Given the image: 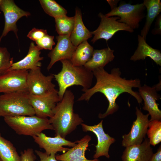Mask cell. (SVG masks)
Here are the masks:
<instances>
[{
    "mask_svg": "<svg viewBox=\"0 0 161 161\" xmlns=\"http://www.w3.org/2000/svg\"><path fill=\"white\" fill-rule=\"evenodd\" d=\"M96 79L95 84L92 87L82 90L84 93L77 101H88L95 93L100 92L104 95L109 102V106L106 112L99 114L100 119L105 118L117 112L119 106L116 103L119 96L123 93H127L137 100L139 104L143 100L138 92L133 90V88H139L141 86L140 80L138 78L127 80L121 77V72L118 68L112 69L110 73L104 67H100L92 71Z\"/></svg>",
    "mask_w": 161,
    "mask_h": 161,
    "instance_id": "1",
    "label": "cell"
},
{
    "mask_svg": "<svg viewBox=\"0 0 161 161\" xmlns=\"http://www.w3.org/2000/svg\"><path fill=\"white\" fill-rule=\"evenodd\" d=\"M74 99L73 93L67 90L61 100L53 110V115L49 120L53 128L55 135L65 138L83 122L78 114L74 112Z\"/></svg>",
    "mask_w": 161,
    "mask_h": 161,
    "instance_id": "2",
    "label": "cell"
},
{
    "mask_svg": "<svg viewBox=\"0 0 161 161\" xmlns=\"http://www.w3.org/2000/svg\"><path fill=\"white\" fill-rule=\"evenodd\" d=\"M62 64L61 71L53 74L59 86L58 94L61 100L67 89L74 85L82 87V90L89 89L92 85L93 74L83 66L72 65L70 60L61 61Z\"/></svg>",
    "mask_w": 161,
    "mask_h": 161,
    "instance_id": "3",
    "label": "cell"
},
{
    "mask_svg": "<svg viewBox=\"0 0 161 161\" xmlns=\"http://www.w3.org/2000/svg\"><path fill=\"white\" fill-rule=\"evenodd\" d=\"M29 95L27 91H18L0 95V117L35 115Z\"/></svg>",
    "mask_w": 161,
    "mask_h": 161,
    "instance_id": "4",
    "label": "cell"
},
{
    "mask_svg": "<svg viewBox=\"0 0 161 161\" xmlns=\"http://www.w3.org/2000/svg\"><path fill=\"white\" fill-rule=\"evenodd\" d=\"M6 123L19 135L37 136L45 130H54L47 118H42L35 115L6 116L4 117Z\"/></svg>",
    "mask_w": 161,
    "mask_h": 161,
    "instance_id": "5",
    "label": "cell"
},
{
    "mask_svg": "<svg viewBox=\"0 0 161 161\" xmlns=\"http://www.w3.org/2000/svg\"><path fill=\"white\" fill-rule=\"evenodd\" d=\"M145 9L143 3L132 5L121 3L119 6L105 15L107 17H119L118 22L125 24L134 30L139 28L140 22L145 17Z\"/></svg>",
    "mask_w": 161,
    "mask_h": 161,
    "instance_id": "6",
    "label": "cell"
},
{
    "mask_svg": "<svg viewBox=\"0 0 161 161\" xmlns=\"http://www.w3.org/2000/svg\"><path fill=\"white\" fill-rule=\"evenodd\" d=\"M98 16L100 18V22L98 28L92 32L94 37L91 42L94 43L100 39H104L107 42L116 33L119 31H125L130 32L134 31L125 24L119 22L118 16L107 17L102 13H99Z\"/></svg>",
    "mask_w": 161,
    "mask_h": 161,
    "instance_id": "7",
    "label": "cell"
},
{
    "mask_svg": "<svg viewBox=\"0 0 161 161\" xmlns=\"http://www.w3.org/2000/svg\"><path fill=\"white\" fill-rule=\"evenodd\" d=\"M53 74L45 76L41 72L40 67L30 70L27 80L28 91L30 95L42 96L53 91L55 85L52 81Z\"/></svg>",
    "mask_w": 161,
    "mask_h": 161,
    "instance_id": "8",
    "label": "cell"
},
{
    "mask_svg": "<svg viewBox=\"0 0 161 161\" xmlns=\"http://www.w3.org/2000/svg\"><path fill=\"white\" fill-rule=\"evenodd\" d=\"M135 110L137 118L133 121L129 133L122 136V145L125 147L141 144L148 128L149 114H144L137 107H136Z\"/></svg>",
    "mask_w": 161,
    "mask_h": 161,
    "instance_id": "9",
    "label": "cell"
},
{
    "mask_svg": "<svg viewBox=\"0 0 161 161\" xmlns=\"http://www.w3.org/2000/svg\"><path fill=\"white\" fill-rule=\"evenodd\" d=\"M0 10L4 14L5 18L4 28L0 37V43L2 38L7 35L10 31H13L18 38V29L16 25L17 21L22 17H28L30 13L19 7L12 0H1Z\"/></svg>",
    "mask_w": 161,
    "mask_h": 161,
    "instance_id": "10",
    "label": "cell"
},
{
    "mask_svg": "<svg viewBox=\"0 0 161 161\" xmlns=\"http://www.w3.org/2000/svg\"><path fill=\"white\" fill-rule=\"evenodd\" d=\"M28 72L24 70H9L0 75V93L28 92L27 80Z\"/></svg>",
    "mask_w": 161,
    "mask_h": 161,
    "instance_id": "11",
    "label": "cell"
},
{
    "mask_svg": "<svg viewBox=\"0 0 161 161\" xmlns=\"http://www.w3.org/2000/svg\"><path fill=\"white\" fill-rule=\"evenodd\" d=\"M30 104L36 116L41 118H50L53 115L52 111L57 104L61 100L56 89L42 96L29 95Z\"/></svg>",
    "mask_w": 161,
    "mask_h": 161,
    "instance_id": "12",
    "label": "cell"
},
{
    "mask_svg": "<svg viewBox=\"0 0 161 161\" xmlns=\"http://www.w3.org/2000/svg\"><path fill=\"white\" fill-rule=\"evenodd\" d=\"M103 120L96 125L90 126L82 123L81 126L83 131L84 132L91 131L96 136L97 140V144L95 145L96 151L93 155L94 159L98 158L101 156H105L109 158V154L111 145L115 141V139L108 134L106 133L103 128Z\"/></svg>",
    "mask_w": 161,
    "mask_h": 161,
    "instance_id": "13",
    "label": "cell"
},
{
    "mask_svg": "<svg viewBox=\"0 0 161 161\" xmlns=\"http://www.w3.org/2000/svg\"><path fill=\"white\" fill-rule=\"evenodd\" d=\"M32 137L35 142L40 148L44 149L48 155L56 154L58 152L64 153L69 148L64 147L63 146L72 147L76 145L75 141L72 142L59 135L51 137L47 136L42 132Z\"/></svg>",
    "mask_w": 161,
    "mask_h": 161,
    "instance_id": "14",
    "label": "cell"
},
{
    "mask_svg": "<svg viewBox=\"0 0 161 161\" xmlns=\"http://www.w3.org/2000/svg\"><path fill=\"white\" fill-rule=\"evenodd\" d=\"M70 36L59 35L56 37L57 41L56 45L48 55L50 58V61L47 67L48 71L58 61L71 60L76 48L72 44Z\"/></svg>",
    "mask_w": 161,
    "mask_h": 161,
    "instance_id": "15",
    "label": "cell"
},
{
    "mask_svg": "<svg viewBox=\"0 0 161 161\" xmlns=\"http://www.w3.org/2000/svg\"><path fill=\"white\" fill-rule=\"evenodd\" d=\"M158 91L155 86L151 87L144 85L138 88V93L144 102L143 109L148 112L151 116L150 121L161 120V111L156 102L161 98Z\"/></svg>",
    "mask_w": 161,
    "mask_h": 161,
    "instance_id": "16",
    "label": "cell"
},
{
    "mask_svg": "<svg viewBox=\"0 0 161 161\" xmlns=\"http://www.w3.org/2000/svg\"><path fill=\"white\" fill-rule=\"evenodd\" d=\"M91 140L90 136L85 135L80 140L75 141L76 145L74 146L61 154L56 155V159L58 161H100L98 158L89 160L85 157L86 151Z\"/></svg>",
    "mask_w": 161,
    "mask_h": 161,
    "instance_id": "17",
    "label": "cell"
},
{
    "mask_svg": "<svg viewBox=\"0 0 161 161\" xmlns=\"http://www.w3.org/2000/svg\"><path fill=\"white\" fill-rule=\"evenodd\" d=\"M148 138L141 144L126 147L121 157L122 161H149L153 153Z\"/></svg>",
    "mask_w": 161,
    "mask_h": 161,
    "instance_id": "18",
    "label": "cell"
},
{
    "mask_svg": "<svg viewBox=\"0 0 161 161\" xmlns=\"http://www.w3.org/2000/svg\"><path fill=\"white\" fill-rule=\"evenodd\" d=\"M41 50L33 42L30 43L28 53L21 60L13 63L9 70H32L40 67V61L43 57H40Z\"/></svg>",
    "mask_w": 161,
    "mask_h": 161,
    "instance_id": "19",
    "label": "cell"
},
{
    "mask_svg": "<svg viewBox=\"0 0 161 161\" xmlns=\"http://www.w3.org/2000/svg\"><path fill=\"white\" fill-rule=\"evenodd\" d=\"M138 45L137 49L130 60L135 61L143 60L149 57L157 65L161 66V53L159 50L154 49L147 44L146 40L140 35H138Z\"/></svg>",
    "mask_w": 161,
    "mask_h": 161,
    "instance_id": "20",
    "label": "cell"
},
{
    "mask_svg": "<svg viewBox=\"0 0 161 161\" xmlns=\"http://www.w3.org/2000/svg\"><path fill=\"white\" fill-rule=\"evenodd\" d=\"M82 13L78 8L75 9V22L72 31L70 35L71 41L75 47L82 42L87 41L92 35L84 25L82 19Z\"/></svg>",
    "mask_w": 161,
    "mask_h": 161,
    "instance_id": "21",
    "label": "cell"
},
{
    "mask_svg": "<svg viewBox=\"0 0 161 161\" xmlns=\"http://www.w3.org/2000/svg\"><path fill=\"white\" fill-rule=\"evenodd\" d=\"M114 50L109 47L100 49H94L90 60L84 65L87 69L92 71L100 67H104L114 58Z\"/></svg>",
    "mask_w": 161,
    "mask_h": 161,
    "instance_id": "22",
    "label": "cell"
},
{
    "mask_svg": "<svg viewBox=\"0 0 161 161\" xmlns=\"http://www.w3.org/2000/svg\"><path fill=\"white\" fill-rule=\"evenodd\" d=\"M143 4L146 9L147 13L140 35L146 40L152 23L161 12V2L160 0H144Z\"/></svg>",
    "mask_w": 161,
    "mask_h": 161,
    "instance_id": "23",
    "label": "cell"
},
{
    "mask_svg": "<svg viewBox=\"0 0 161 161\" xmlns=\"http://www.w3.org/2000/svg\"><path fill=\"white\" fill-rule=\"evenodd\" d=\"M94 50L87 41L82 42L76 48L70 60L71 63L75 66H84L92 57Z\"/></svg>",
    "mask_w": 161,
    "mask_h": 161,
    "instance_id": "24",
    "label": "cell"
},
{
    "mask_svg": "<svg viewBox=\"0 0 161 161\" xmlns=\"http://www.w3.org/2000/svg\"><path fill=\"white\" fill-rule=\"evenodd\" d=\"M0 158L2 161H21V156L13 144L2 137L0 133Z\"/></svg>",
    "mask_w": 161,
    "mask_h": 161,
    "instance_id": "25",
    "label": "cell"
},
{
    "mask_svg": "<svg viewBox=\"0 0 161 161\" xmlns=\"http://www.w3.org/2000/svg\"><path fill=\"white\" fill-rule=\"evenodd\" d=\"M55 19L56 30L59 35L70 36L74 25L75 16L69 17L66 15Z\"/></svg>",
    "mask_w": 161,
    "mask_h": 161,
    "instance_id": "26",
    "label": "cell"
},
{
    "mask_svg": "<svg viewBox=\"0 0 161 161\" xmlns=\"http://www.w3.org/2000/svg\"><path fill=\"white\" fill-rule=\"evenodd\" d=\"M39 1L44 12L54 18L66 15L67 10L55 1L40 0Z\"/></svg>",
    "mask_w": 161,
    "mask_h": 161,
    "instance_id": "27",
    "label": "cell"
},
{
    "mask_svg": "<svg viewBox=\"0 0 161 161\" xmlns=\"http://www.w3.org/2000/svg\"><path fill=\"white\" fill-rule=\"evenodd\" d=\"M146 134L151 145L155 146L161 141V121H150Z\"/></svg>",
    "mask_w": 161,
    "mask_h": 161,
    "instance_id": "28",
    "label": "cell"
},
{
    "mask_svg": "<svg viewBox=\"0 0 161 161\" xmlns=\"http://www.w3.org/2000/svg\"><path fill=\"white\" fill-rule=\"evenodd\" d=\"M13 63L7 48L0 47V75L9 69Z\"/></svg>",
    "mask_w": 161,
    "mask_h": 161,
    "instance_id": "29",
    "label": "cell"
},
{
    "mask_svg": "<svg viewBox=\"0 0 161 161\" xmlns=\"http://www.w3.org/2000/svg\"><path fill=\"white\" fill-rule=\"evenodd\" d=\"M54 38L53 36L47 34L35 41L37 46L41 50L44 49L52 50L53 46L55 44Z\"/></svg>",
    "mask_w": 161,
    "mask_h": 161,
    "instance_id": "30",
    "label": "cell"
},
{
    "mask_svg": "<svg viewBox=\"0 0 161 161\" xmlns=\"http://www.w3.org/2000/svg\"><path fill=\"white\" fill-rule=\"evenodd\" d=\"M47 34L46 30L33 28L29 32L27 37L31 40L35 42Z\"/></svg>",
    "mask_w": 161,
    "mask_h": 161,
    "instance_id": "31",
    "label": "cell"
},
{
    "mask_svg": "<svg viewBox=\"0 0 161 161\" xmlns=\"http://www.w3.org/2000/svg\"><path fill=\"white\" fill-rule=\"evenodd\" d=\"M21 161H35L36 157L32 148L25 149L21 153Z\"/></svg>",
    "mask_w": 161,
    "mask_h": 161,
    "instance_id": "32",
    "label": "cell"
},
{
    "mask_svg": "<svg viewBox=\"0 0 161 161\" xmlns=\"http://www.w3.org/2000/svg\"><path fill=\"white\" fill-rule=\"evenodd\" d=\"M35 152L39 157V161H58L56 158V154L48 155L45 152H43L37 150H35Z\"/></svg>",
    "mask_w": 161,
    "mask_h": 161,
    "instance_id": "33",
    "label": "cell"
},
{
    "mask_svg": "<svg viewBox=\"0 0 161 161\" xmlns=\"http://www.w3.org/2000/svg\"><path fill=\"white\" fill-rule=\"evenodd\" d=\"M161 15L159 14L156 18L155 27L151 31V33L154 35L161 34Z\"/></svg>",
    "mask_w": 161,
    "mask_h": 161,
    "instance_id": "34",
    "label": "cell"
},
{
    "mask_svg": "<svg viewBox=\"0 0 161 161\" xmlns=\"http://www.w3.org/2000/svg\"><path fill=\"white\" fill-rule=\"evenodd\" d=\"M149 161H161V145H160L155 153H153Z\"/></svg>",
    "mask_w": 161,
    "mask_h": 161,
    "instance_id": "35",
    "label": "cell"
},
{
    "mask_svg": "<svg viewBox=\"0 0 161 161\" xmlns=\"http://www.w3.org/2000/svg\"><path fill=\"white\" fill-rule=\"evenodd\" d=\"M107 1L111 7V10H112L117 6V4L119 0H107Z\"/></svg>",
    "mask_w": 161,
    "mask_h": 161,
    "instance_id": "36",
    "label": "cell"
},
{
    "mask_svg": "<svg viewBox=\"0 0 161 161\" xmlns=\"http://www.w3.org/2000/svg\"><path fill=\"white\" fill-rule=\"evenodd\" d=\"M0 161H2V160H1V159L0 158Z\"/></svg>",
    "mask_w": 161,
    "mask_h": 161,
    "instance_id": "37",
    "label": "cell"
},
{
    "mask_svg": "<svg viewBox=\"0 0 161 161\" xmlns=\"http://www.w3.org/2000/svg\"><path fill=\"white\" fill-rule=\"evenodd\" d=\"M1 1V0H0V3Z\"/></svg>",
    "mask_w": 161,
    "mask_h": 161,
    "instance_id": "38",
    "label": "cell"
},
{
    "mask_svg": "<svg viewBox=\"0 0 161 161\" xmlns=\"http://www.w3.org/2000/svg\"></svg>",
    "mask_w": 161,
    "mask_h": 161,
    "instance_id": "39",
    "label": "cell"
}]
</instances>
